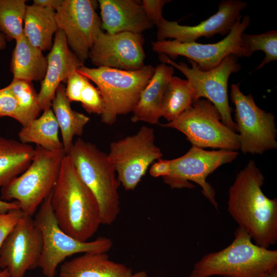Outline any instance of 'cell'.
I'll return each instance as SVG.
<instances>
[{
  "label": "cell",
  "mask_w": 277,
  "mask_h": 277,
  "mask_svg": "<svg viewBox=\"0 0 277 277\" xmlns=\"http://www.w3.org/2000/svg\"><path fill=\"white\" fill-rule=\"evenodd\" d=\"M264 181L255 162L250 161L229 189L228 211L255 244L269 248L277 241V199L264 194Z\"/></svg>",
  "instance_id": "obj_1"
},
{
  "label": "cell",
  "mask_w": 277,
  "mask_h": 277,
  "mask_svg": "<svg viewBox=\"0 0 277 277\" xmlns=\"http://www.w3.org/2000/svg\"><path fill=\"white\" fill-rule=\"evenodd\" d=\"M50 202L60 228L77 240L88 241L102 224L97 201L68 154L63 159Z\"/></svg>",
  "instance_id": "obj_2"
},
{
  "label": "cell",
  "mask_w": 277,
  "mask_h": 277,
  "mask_svg": "<svg viewBox=\"0 0 277 277\" xmlns=\"http://www.w3.org/2000/svg\"><path fill=\"white\" fill-rule=\"evenodd\" d=\"M232 242L196 262L188 277H277V250L259 246L238 227Z\"/></svg>",
  "instance_id": "obj_3"
},
{
  "label": "cell",
  "mask_w": 277,
  "mask_h": 277,
  "mask_svg": "<svg viewBox=\"0 0 277 277\" xmlns=\"http://www.w3.org/2000/svg\"><path fill=\"white\" fill-rule=\"evenodd\" d=\"M68 155L78 176L97 201L102 224L111 225L120 211V183L108 155L81 138L73 142Z\"/></svg>",
  "instance_id": "obj_4"
},
{
  "label": "cell",
  "mask_w": 277,
  "mask_h": 277,
  "mask_svg": "<svg viewBox=\"0 0 277 277\" xmlns=\"http://www.w3.org/2000/svg\"><path fill=\"white\" fill-rule=\"evenodd\" d=\"M76 70L97 86L104 103L101 121L111 125L118 115L132 112L142 91L153 75L155 67L148 65L138 70L127 71L83 65Z\"/></svg>",
  "instance_id": "obj_5"
},
{
  "label": "cell",
  "mask_w": 277,
  "mask_h": 277,
  "mask_svg": "<svg viewBox=\"0 0 277 277\" xmlns=\"http://www.w3.org/2000/svg\"><path fill=\"white\" fill-rule=\"evenodd\" d=\"M66 155L64 149L52 151L36 146L29 167L2 188L1 199L16 201L23 213L31 216L52 192Z\"/></svg>",
  "instance_id": "obj_6"
},
{
  "label": "cell",
  "mask_w": 277,
  "mask_h": 277,
  "mask_svg": "<svg viewBox=\"0 0 277 277\" xmlns=\"http://www.w3.org/2000/svg\"><path fill=\"white\" fill-rule=\"evenodd\" d=\"M50 194L41 204L34 219L43 238L38 267L45 277H55L58 265L70 255L80 253H107L112 246V241L106 237L83 242L63 231L55 218Z\"/></svg>",
  "instance_id": "obj_7"
},
{
  "label": "cell",
  "mask_w": 277,
  "mask_h": 277,
  "mask_svg": "<svg viewBox=\"0 0 277 277\" xmlns=\"http://www.w3.org/2000/svg\"><path fill=\"white\" fill-rule=\"evenodd\" d=\"M159 58L162 63L175 68L186 76L192 90L194 102L203 97L210 101L218 110L223 123L236 131V124L232 118L231 108L229 104L228 82L231 74L241 69L238 57L230 54L216 67L208 71L201 70L190 60V67L186 63H176L164 54H160Z\"/></svg>",
  "instance_id": "obj_8"
},
{
  "label": "cell",
  "mask_w": 277,
  "mask_h": 277,
  "mask_svg": "<svg viewBox=\"0 0 277 277\" xmlns=\"http://www.w3.org/2000/svg\"><path fill=\"white\" fill-rule=\"evenodd\" d=\"M175 129L199 148L240 149L238 134L224 125L221 115L209 100L200 98L175 120L162 125Z\"/></svg>",
  "instance_id": "obj_9"
},
{
  "label": "cell",
  "mask_w": 277,
  "mask_h": 277,
  "mask_svg": "<svg viewBox=\"0 0 277 277\" xmlns=\"http://www.w3.org/2000/svg\"><path fill=\"white\" fill-rule=\"evenodd\" d=\"M230 98L234 105L236 131L240 149L244 153L262 154L277 148L275 117L260 108L249 93L245 95L239 84L231 85Z\"/></svg>",
  "instance_id": "obj_10"
},
{
  "label": "cell",
  "mask_w": 277,
  "mask_h": 277,
  "mask_svg": "<svg viewBox=\"0 0 277 277\" xmlns=\"http://www.w3.org/2000/svg\"><path fill=\"white\" fill-rule=\"evenodd\" d=\"M154 140L153 129L142 126L135 134L110 144L107 155L120 183L126 190L134 189L149 166L162 157Z\"/></svg>",
  "instance_id": "obj_11"
},
{
  "label": "cell",
  "mask_w": 277,
  "mask_h": 277,
  "mask_svg": "<svg viewBox=\"0 0 277 277\" xmlns=\"http://www.w3.org/2000/svg\"><path fill=\"white\" fill-rule=\"evenodd\" d=\"M238 154L236 151H207L192 146L182 156L169 160V171L163 179L172 188H194L189 181L197 184L204 196L217 210L215 191L206 181L207 177L221 165L235 160Z\"/></svg>",
  "instance_id": "obj_12"
},
{
  "label": "cell",
  "mask_w": 277,
  "mask_h": 277,
  "mask_svg": "<svg viewBox=\"0 0 277 277\" xmlns=\"http://www.w3.org/2000/svg\"><path fill=\"white\" fill-rule=\"evenodd\" d=\"M251 24L248 15H241L226 37L215 43L202 44L195 42L181 43L176 40L152 42L153 50L164 54L173 60L179 56L188 58L195 63L203 71H208L218 66L228 55L244 56L241 47V35Z\"/></svg>",
  "instance_id": "obj_13"
},
{
  "label": "cell",
  "mask_w": 277,
  "mask_h": 277,
  "mask_svg": "<svg viewBox=\"0 0 277 277\" xmlns=\"http://www.w3.org/2000/svg\"><path fill=\"white\" fill-rule=\"evenodd\" d=\"M97 3L92 0H63L55 11L58 29L64 32L69 47L83 63L102 31L101 19L95 11Z\"/></svg>",
  "instance_id": "obj_14"
},
{
  "label": "cell",
  "mask_w": 277,
  "mask_h": 277,
  "mask_svg": "<svg viewBox=\"0 0 277 277\" xmlns=\"http://www.w3.org/2000/svg\"><path fill=\"white\" fill-rule=\"evenodd\" d=\"M43 243L34 220L24 214L0 248V268L7 269L10 277H24L27 271L38 267Z\"/></svg>",
  "instance_id": "obj_15"
},
{
  "label": "cell",
  "mask_w": 277,
  "mask_h": 277,
  "mask_svg": "<svg viewBox=\"0 0 277 277\" xmlns=\"http://www.w3.org/2000/svg\"><path fill=\"white\" fill-rule=\"evenodd\" d=\"M247 3L240 0H223L217 11L195 26L181 25L164 17L156 25L157 41L173 38L181 43L195 42L201 37L210 38L215 34L227 35L242 15Z\"/></svg>",
  "instance_id": "obj_16"
},
{
  "label": "cell",
  "mask_w": 277,
  "mask_h": 277,
  "mask_svg": "<svg viewBox=\"0 0 277 277\" xmlns=\"http://www.w3.org/2000/svg\"><path fill=\"white\" fill-rule=\"evenodd\" d=\"M144 43L142 33L123 32L109 34L101 31L90 50L89 57L97 67L138 70L144 66Z\"/></svg>",
  "instance_id": "obj_17"
},
{
  "label": "cell",
  "mask_w": 277,
  "mask_h": 277,
  "mask_svg": "<svg viewBox=\"0 0 277 277\" xmlns=\"http://www.w3.org/2000/svg\"><path fill=\"white\" fill-rule=\"evenodd\" d=\"M47 68L38 93L42 110L51 108L56 90L62 82H66L70 74L84 63L70 49L64 32L58 29L53 45L46 56Z\"/></svg>",
  "instance_id": "obj_18"
},
{
  "label": "cell",
  "mask_w": 277,
  "mask_h": 277,
  "mask_svg": "<svg viewBox=\"0 0 277 277\" xmlns=\"http://www.w3.org/2000/svg\"><path fill=\"white\" fill-rule=\"evenodd\" d=\"M102 28L109 34L142 33L153 25L142 6L133 0H99Z\"/></svg>",
  "instance_id": "obj_19"
},
{
  "label": "cell",
  "mask_w": 277,
  "mask_h": 277,
  "mask_svg": "<svg viewBox=\"0 0 277 277\" xmlns=\"http://www.w3.org/2000/svg\"><path fill=\"white\" fill-rule=\"evenodd\" d=\"M174 72L171 66L162 63L155 67L153 75L142 91L132 111L131 121L158 124L161 105L166 87Z\"/></svg>",
  "instance_id": "obj_20"
},
{
  "label": "cell",
  "mask_w": 277,
  "mask_h": 277,
  "mask_svg": "<svg viewBox=\"0 0 277 277\" xmlns=\"http://www.w3.org/2000/svg\"><path fill=\"white\" fill-rule=\"evenodd\" d=\"M132 269L106 253H85L61 266L59 277H131Z\"/></svg>",
  "instance_id": "obj_21"
},
{
  "label": "cell",
  "mask_w": 277,
  "mask_h": 277,
  "mask_svg": "<svg viewBox=\"0 0 277 277\" xmlns=\"http://www.w3.org/2000/svg\"><path fill=\"white\" fill-rule=\"evenodd\" d=\"M58 30L54 9L33 4L27 5L24 33L32 46L42 51L51 50L53 35Z\"/></svg>",
  "instance_id": "obj_22"
},
{
  "label": "cell",
  "mask_w": 277,
  "mask_h": 277,
  "mask_svg": "<svg viewBox=\"0 0 277 277\" xmlns=\"http://www.w3.org/2000/svg\"><path fill=\"white\" fill-rule=\"evenodd\" d=\"M15 41L10 63L13 78L30 82L42 81L47 68L43 51L32 46L25 34Z\"/></svg>",
  "instance_id": "obj_23"
},
{
  "label": "cell",
  "mask_w": 277,
  "mask_h": 277,
  "mask_svg": "<svg viewBox=\"0 0 277 277\" xmlns=\"http://www.w3.org/2000/svg\"><path fill=\"white\" fill-rule=\"evenodd\" d=\"M70 103L66 94L65 86L61 83L56 90L51 108L61 132L62 143L66 154L72 148L74 136L82 134L90 120L88 116L72 110Z\"/></svg>",
  "instance_id": "obj_24"
},
{
  "label": "cell",
  "mask_w": 277,
  "mask_h": 277,
  "mask_svg": "<svg viewBox=\"0 0 277 277\" xmlns=\"http://www.w3.org/2000/svg\"><path fill=\"white\" fill-rule=\"evenodd\" d=\"M34 153L29 144L0 136V187L25 171Z\"/></svg>",
  "instance_id": "obj_25"
},
{
  "label": "cell",
  "mask_w": 277,
  "mask_h": 277,
  "mask_svg": "<svg viewBox=\"0 0 277 277\" xmlns=\"http://www.w3.org/2000/svg\"><path fill=\"white\" fill-rule=\"evenodd\" d=\"M59 127L51 108L30 121L19 131V142L34 143L45 149L56 151L63 149L58 136Z\"/></svg>",
  "instance_id": "obj_26"
},
{
  "label": "cell",
  "mask_w": 277,
  "mask_h": 277,
  "mask_svg": "<svg viewBox=\"0 0 277 277\" xmlns=\"http://www.w3.org/2000/svg\"><path fill=\"white\" fill-rule=\"evenodd\" d=\"M194 103L193 92L187 80L173 76L163 95L161 116L169 122L173 121Z\"/></svg>",
  "instance_id": "obj_27"
},
{
  "label": "cell",
  "mask_w": 277,
  "mask_h": 277,
  "mask_svg": "<svg viewBox=\"0 0 277 277\" xmlns=\"http://www.w3.org/2000/svg\"><path fill=\"white\" fill-rule=\"evenodd\" d=\"M25 0H0V32L6 40L15 41L24 34Z\"/></svg>",
  "instance_id": "obj_28"
},
{
  "label": "cell",
  "mask_w": 277,
  "mask_h": 277,
  "mask_svg": "<svg viewBox=\"0 0 277 277\" xmlns=\"http://www.w3.org/2000/svg\"><path fill=\"white\" fill-rule=\"evenodd\" d=\"M7 86L17 101L21 115L20 124L22 126L38 117L42 110L38 93L31 82L13 78Z\"/></svg>",
  "instance_id": "obj_29"
},
{
  "label": "cell",
  "mask_w": 277,
  "mask_h": 277,
  "mask_svg": "<svg viewBox=\"0 0 277 277\" xmlns=\"http://www.w3.org/2000/svg\"><path fill=\"white\" fill-rule=\"evenodd\" d=\"M241 47L244 57H250L254 52L262 51L265 57L256 69L277 60V31L271 30L259 34H248L244 32L241 37Z\"/></svg>",
  "instance_id": "obj_30"
},
{
  "label": "cell",
  "mask_w": 277,
  "mask_h": 277,
  "mask_svg": "<svg viewBox=\"0 0 277 277\" xmlns=\"http://www.w3.org/2000/svg\"><path fill=\"white\" fill-rule=\"evenodd\" d=\"M80 102L89 113L101 115L104 111V103L102 95L98 88L90 81L85 85L81 92Z\"/></svg>",
  "instance_id": "obj_31"
},
{
  "label": "cell",
  "mask_w": 277,
  "mask_h": 277,
  "mask_svg": "<svg viewBox=\"0 0 277 277\" xmlns=\"http://www.w3.org/2000/svg\"><path fill=\"white\" fill-rule=\"evenodd\" d=\"M4 116L11 117L20 123L17 103L8 86L0 89V117Z\"/></svg>",
  "instance_id": "obj_32"
},
{
  "label": "cell",
  "mask_w": 277,
  "mask_h": 277,
  "mask_svg": "<svg viewBox=\"0 0 277 277\" xmlns=\"http://www.w3.org/2000/svg\"><path fill=\"white\" fill-rule=\"evenodd\" d=\"M89 81L88 78L77 72L76 69L70 74L66 81L67 85L65 91L70 102L80 101L81 92Z\"/></svg>",
  "instance_id": "obj_33"
},
{
  "label": "cell",
  "mask_w": 277,
  "mask_h": 277,
  "mask_svg": "<svg viewBox=\"0 0 277 277\" xmlns=\"http://www.w3.org/2000/svg\"><path fill=\"white\" fill-rule=\"evenodd\" d=\"M24 215L19 208L12 209L5 214H0V248L7 236ZM2 270L0 268V272Z\"/></svg>",
  "instance_id": "obj_34"
},
{
  "label": "cell",
  "mask_w": 277,
  "mask_h": 277,
  "mask_svg": "<svg viewBox=\"0 0 277 277\" xmlns=\"http://www.w3.org/2000/svg\"><path fill=\"white\" fill-rule=\"evenodd\" d=\"M170 2L169 0H143L140 3L149 20L156 26L163 18L162 11L164 5Z\"/></svg>",
  "instance_id": "obj_35"
},
{
  "label": "cell",
  "mask_w": 277,
  "mask_h": 277,
  "mask_svg": "<svg viewBox=\"0 0 277 277\" xmlns=\"http://www.w3.org/2000/svg\"><path fill=\"white\" fill-rule=\"evenodd\" d=\"M169 171V160L161 159L151 166L149 173L154 177L160 176L164 177L168 175Z\"/></svg>",
  "instance_id": "obj_36"
},
{
  "label": "cell",
  "mask_w": 277,
  "mask_h": 277,
  "mask_svg": "<svg viewBox=\"0 0 277 277\" xmlns=\"http://www.w3.org/2000/svg\"><path fill=\"white\" fill-rule=\"evenodd\" d=\"M63 0H34L33 4L54 9L55 11L61 6Z\"/></svg>",
  "instance_id": "obj_37"
},
{
  "label": "cell",
  "mask_w": 277,
  "mask_h": 277,
  "mask_svg": "<svg viewBox=\"0 0 277 277\" xmlns=\"http://www.w3.org/2000/svg\"><path fill=\"white\" fill-rule=\"evenodd\" d=\"M18 208L19 206L16 201L7 202L0 199V214H5L12 209Z\"/></svg>",
  "instance_id": "obj_38"
},
{
  "label": "cell",
  "mask_w": 277,
  "mask_h": 277,
  "mask_svg": "<svg viewBox=\"0 0 277 277\" xmlns=\"http://www.w3.org/2000/svg\"><path fill=\"white\" fill-rule=\"evenodd\" d=\"M6 38L3 34L0 32V50H3L6 48Z\"/></svg>",
  "instance_id": "obj_39"
},
{
  "label": "cell",
  "mask_w": 277,
  "mask_h": 277,
  "mask_svg": "<svg viewBox=\"0 0 277 277\" xmlns=\"http://www.w3.org/2000/svg\"><path fill=\"white\" fill-rule=\"evenodd\" d=\"M131 277H150L145 271H140L133 273Z\"/></svg>",
  "instance_id": "obj_40"
},
{
  "label": "cell",
  "mask_w": 277,
  "mask_h": 277,
  "mask_svg": "<svg viewBox=\"0 0 277 277\" xmlns=\"http://www.w3.org/2000/svg\"><path fill=\"white\" fill-rule=\"evenodd\" d=\"M0 277H10L9 273L7 269H3L0 272Z\"/></svg>",
  "instance_id": "obj_41"
}]
</instances>
